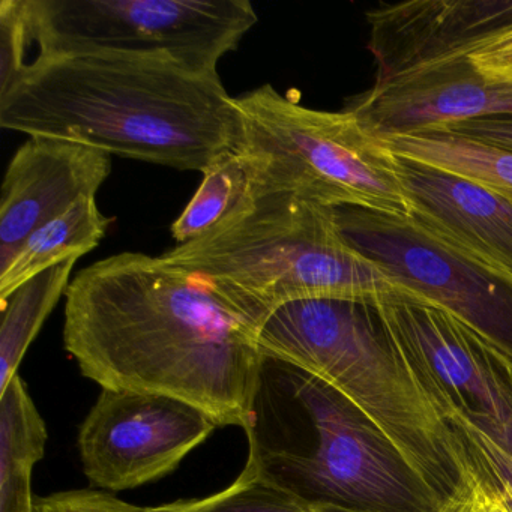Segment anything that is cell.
I'll return each mask as SVG.
<instances>
[{
	"mask_svg": "<svg viewBox=\"0 0 512 512\" xmlns=\"http://www.w3.org/2000/svg\"><path fill=\"white\" fill-rule=\"evenodd\" d=\"M65 295V349L83 376L181 398L220 427H244L259 328L199 275L164 256L121 253L80 271Z\"/></svg>",
	"mask_w": 512,
	"mask_h": 512,
	"instance_id": "1",
	"label": "cell"
},
{
	"mask_svg": "<svg viewBox=\"0 0 512 512\" xmlns=\"http://www.w3.org/2000/svg\"><path fill=\"white\" fill-rule=\"evenodd\" d=\"M0 127L205 172L235 149V98L218 71L167 55H38L0 91Z\"/></svg>",
	"mask_w": 512,
	"mask_h": 512,
	"instance_id": "2",
	"label": "cell"
},
{
	"mask_svg": "<svg viewBox=\"0 0 512 512\" xmlns=\"http://www.w3.org/2000/svg\"><path fill=\"white\" fill-rule=\"evenodd\" d=\"M245 469L313 508L440 512L445 503L337 389L263 353L244 424Z\"/></svg>",
	"mask_w": 512,
	"mask_h": 512,
	"instance_id": "3",
	"label": "cell"
},
{
	"mask_svg": "<svg viewBox=\"0 0 512 512\" xmlns=\"http://www.w3.org/2000/svg\"><path fill=\"white\" fill-rule=\"evenodd\" d=\"M260 350L290 362L355 404L443 503L470 485L463 448L398 353L377 298H313L272 311Z\"/></svg>",
	"mask_w": 512,
	"mask_h": 512,
	"instance_id": "4",
	"label": "cell"
},
{
	"mask_svg": "<svg viewBox=\"0 0 512 512\" xmlns=\"http://www.w3.org/2000/svg\"><path fill=\"white\" fill-rule=\"evenodd\" d=\"M163 256L199 275L257 328L289 302L401 289L346 241L334 208L286 193L248 191L223 223Z\"/></svg>",
	"mask_w": 512,
	"mask_h": 512,
	"instance_id": "5",
	"label": "cell"
},
{
	"mask_svg": "<svg viewBox=\"0 0 512 512\" xmlns=\"http://www.w3.org/2000/svg\"><path fill=\"white\" fill-rule=\"evenodd\" d=\"M235 152L253 193L410 217L394 155L353 113L308 109L263 85L235 98Z\"/></svg>",
	"mask_w": 512,
	"mask_h": 512,
	"instance_id": "6",
	"label": "cell"
},
{
	"mask_svg": "<svg viewBox=\"0 0 512 512\" xmlns=\"http://www.w3.org/2000/svg\"><path fill=\"white\" fill-rule=\"evenodd\" d=\"M38 55H167L203 71L257 23L248 0H22Z\"/></svg>",
	"mask_w": 512,
	"mask_h": 512,
	"instance_id": "7",
	"label": "cell"
},
{
	"mask_svg": "<svg viewBox=\"0 0 512 512\" xmlns=\"http://www.w3.org/2000/svg\"><path fill=\"white\" fill-rule=\"evenodd\" d=\"M346 241L401 289L457 317L512 361V277L440 241L409 217L335 208Z\"/></svg>",
	"mask_w": 512,
	"mask_h": 512,
	"instance_id": "8",
	"label": "cell"
},
{
	"mask_svg": "<svg viewBox=\"0 0 512 512\" xmlns=\"http://www.w3.org/2000/svg\"><path fill=\"white\" fill-rule=\"evenodd\" d=\"M217 427L181 398L104 388L80 427L83 472L106 493L140 487L173 472Z\"/></svg>",
	"mask_w": 512,
	"mask_h": 512,
	"instance_id": "9",
	"label": "cell"
},
{
	"mask_svg": "<svg viewBox=\"0 0 512 512\" xmlns=\"http://www.w3.org/2000/svg\"><path fill=\"white\" fill-rule=\"evenodd\" d=\"M376 85L452 59L512 29V0H412L368 11Z\"/></svg>",
	"mask_w": 512,
	"mask_h": 512,
	"instance_id": "10",
	"label": "cell"
},
{
	"mask_svg": "<svg viewBox=\"0 0 512 512\" xmlns=\"http://www.w3.org/2000/svg\"><path fill=\"white\" fill-rule=\"evenodd\" d=\"M374 139L473 119L512 116V83L488 79L458 58L373 88L347 107Z\"/></svg>",
	"mask_w": 512,
	"mask_h": 512,
	"instance_id": "11",
	"label": "cell"
},
{
	"mask_svg": "<svg viewBox=\"0 0 512 512\" xmlns=\"http://www.w3.org/2000/svg\"><path fill=\"white\" fill-rule=\"evenodd\" d=\"M112 155L91 146L29 137L8 164L0 199V268L44 224L83 197H97Z\"/></svg>",
	"mask_w": 512,
	"mask_h": 512,
	"instance_id": "12",
	"label": "cell"
},
{
	"mask_svg": "<svg viewBox=\"0 0 512 512\" xmlns=\"http://www.w3.org/2000/svg\"><path fill=\"white\" fill-rule=\"evenodd\" d=\"M394 155V154H392ZM410 220L512 277V203L464 176L394 155Z\"/></svg>",
	"mask_w": 512,
	"mask_h": 512,
	"instance_id": "13",
	"label": "cell"
},
{
	"mask_svg": "<svg viewBox=\"0 0 512 512\" xmlns=\"http://www.w3.org/2000/svg\"><path fill=\"white\" fill-rule=\"evenodd\" d=\"M463 448L470 475L487 485L512 512V361L493 397L479 410L440 413Z\"/></svg>",
	"mask_w": 512,
	"mask_h": 512,
	"instance_id": "14",
	"label": "cell"
},
{
	"mask_svg": "<svg viewBox=\"0 0 512 512\" xmlns=\"http://www.w3.org/2000/svg\"><path fill=\"white\" fill-rule=\"evenodd\" d=\"M110 218L98 208L97 197H83L67 212L32 233L10 262L0 268V301L37 275L79 260L98 247Z\"/></svg>",
	"mask_w": 512,
	"mask_h": 512,
	"instance_id": "15",
	"label": "cell"
},
{
	"mask_svg": "<svg viewBox=\"0 0 512 512\" xmlns=\"http://www.w3.org/2000/svg\"><path fill=\"white\" fill-rule=\"evenodd\" d=\"M398 157L464 176L512 203V151L445 130L419 131L379 140Z\"/></svg>",
	"mask_w": 512,
	"mask_h": 512,
	"instance_id": "16",
	"label": "cell"
},
{
	"mask_svg": "<svg viewBox=\"0 0 512 512\" xmlns=\"http://www.w3.org/2000/svg\"><path fill=\"white\" fill-rule=\"evenodd\" d=\"M76 262L77 259H71L37 275L0 301V392L17 376L26 350L61 296L67 293Z\"/></svg>",
	"mask_w": 512,
	"mask_h": 512,
	"instance_id": "17",
	"label": "cell"
},
{
	"mask_svg": "<svg viewBox=\"0 0 512 512\" xmlns=\"http://www.w3.org/2000/svg\"><path fill=\"white\" fill-rule=\"evenodd\" d=\"M250 191L247 173L233 151L218 155L203 172L202 184L172 224L178 245L196 241L223 223Z\"/></svg>",
	"mask_w": 512,
	"mask_h": 512,
	"instance_id": "18",
	"label": "cell"
},
{
	"mask_svg": "<svg viewBox=\"0 0 512 512\" xmlns=\"http://www.w3.org/2000/svg\"><path fill=\"white\" fill-rule=\"evenodd\" d=\"M152 512H334L307 503L257 478L247 469L226 490L197 500H178Z\"/></svg>",
	"mask_w": 512,
	"mask_h": 512,
	"instance_id": "19",
	"label": "cell"
},
{
	"mask_svg": "<svg viewBox=\"0 0 512 512\" xmlns=\"http://www.w3.org/2000/svg\"><path fill=\"white\" fill-rule=\"evenodd\" d=\"M0 46V91H4L29 64L26 55L32 41L23 14L22 0L0 2Z\"/></svg>",
	"mask_w": 512,
	"mask_h": 512,
	"instance_id": "20",
	"label": "cell"
},
{
	"mask_svg": "<svg viewBox=\"0 0 512 512\" xmlns=\"http://www.w3.org/2000/svg\"><path fill=\"white\" fill-rule=\"evenodd\" d=\"M37 512H152L100 490L64 491L43 497Z\"/></svg>",
	"mask_w": 512,
	"mask_h": 512,
	"instance_id": "21",
	"label": "cell"
},
{
	"mask_svg": "<svg viewBox=\"0 0 512 512\" xmlns=\"http://www.w3.org/2000/svg\"><path fill=\"white\" fill-rule=\"evenodd\" d=\"M23 463H0V512H37L32 496V470Z\"/></svg>",
	"mask_w": 512,
	"mask_h": 512,
	"instance_id": "22",
	"label": "cell"
},
{
	"mask_svg": "<svg viewBox=\"0 0 512 512\" xmlns=\"http://www.w3.org/2000/svg\"><path fill=\"white\" fill-rule=\"evenodd\" d=\"M467 58L488 79L512 83V29L485 41Z\"/></svg>",
	"mask_w": 512,
	"mask_h": 512,
	"instance_id": "23",
	"label": "cell"
},
{
	"mask_svg": "<svg viewBox=\"0 0 512 512\" xmlns=\"http://www.w3.org/2000/svg\"><path fill=\"white\" fill-rule=\"evenodd\" d=\"M434 128L470 137V139L479 140V142L491 143V145L512 151V116L473 119V121L457 122V124Z\"/></svg>",
	"mask_w": 512,
	"mask_h": 512,
	"instance_id": "24",
	"label": "cell"
},
{
	"mask_svg": "<svg viewBox=\"0 0 512 512\" xmlns=\"http://www.w3.org/2000/svg\"><path fill=\"white\" fill-rule=\"evenodd\" d=\"M470 479H472V512H511L487 485L482 484L473 475H470Z\"/></svg>",
	"mask_w": 512,
	"mask_h": 512,
	"instance_id": "25",
	"label": "cell"
},
{
	"mask_svg": "<svg viewBox=\"0 0 512 512\" xmlns=\"http://www.w3.org/2000/svg\"><path fill=\"white\" fill-rule=\"evenodd\" d=\"M472 503V479H470L469 487L464 488L457 496L449 499L440 509V512H472Z\"/></svg>",
	"mask_w": 512,
	"mask_h": 512,
	"instance_id": "26",
	"label": "cell"
}]
</instances>
